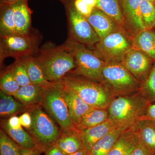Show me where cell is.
I'll return each instance as SVG.
<instances>
[{
    "label": "cell",
    "mask_w": 155,
    "mask_h": 155,
    "mask_svg": "<svg viewBox=\"0 0 155 155\" xmlns=\"http://www.w3.org/2000/svg\"><path fill=\"white\" fill-rule=\"evenodd\" d=\"M35 57L51 82L62 80L75 67L74 56L65 43L60 46L46 43Z\"/></svg>",
    "instance_id": "cell-1"
},
{
    "label": "cell",
    "mask_w": 155,
    "mask_h": 155,
    "mask_svg": "<svg viewBox=\"0 0 155 155\" xmlns=\"http://www.w3.org/2000/svg\"><path fill=\"white\" fill-rule=\"evenodd\" d=\"M132 47L125 35L116 30L94 45L93 51L105 62H121Z\"/></svg>",
    "instance_id": "cell-9"
},
{
    "label": "cell",
    "mask_w": 155,
    "mask_h": 155,
    "mask_svg": "<svg viewBox=\"0 0 155 155\" xmlns=\"http://www.w3.org/2000/svg\"><path fill=\"white\" fill-rule=\"evenodd\" d=\"M24 59L31 84L46 86L51 83L48 80L40 63L35 56Z\"/></svg>",
    "instance_id": "cell-23"
},
{
    "label": "cell",
    "mask_w": 155,
    "mask_h": 155,
    "mask_svg": "<svg viewBox=\"0 0 155 155\" xmlns=\"http://www.w3.org/2000/svg\"><path fill=\"white\" fill-rule=\"evenodd\" d=\"M54 144L66 155L85 149L81 137L80 131L76 127L62 131L61 135Z\"/></svg>",
    "instance_id": "cell-14"
},
{
    "label": "cell",
    "mask_w": 155,
    "mask_h": 155,
    "mask_svg": "<svg viewBox=\"0 0 155 155\" xmlns=\"http://www.w3.org/2000/svg\"><path fill=\"white\" fill-rule=\"evenodd\" d=\"M86 18L101 40L117 30L116 22L96 8L94 9L91 15Z\"/></svg>",
    "instance_id": "cell-16"
},
{
    "label": "cell",
    "mask_w": 155,
    "mask_h": 155,
    "mask_svg": "<svg viewBox=\"0 0 155 155\" xmlns=\"http://www.w3.org/2000/svg\"><path fill=\"white\" fill-rule=\"evenodd\" d=\"M89 152L90 151L88 150L85 148L76 152L67 155H89Z\"/></svg>",
    "instance_id": "cell-42"
},
{
    "label": "cell",
    "mask_w": 155,
    "mask_h": 155,
    "mask_svg": "<svg viewBox=\"0 0 155 155\" xmlns=\"http://www.w3.org/2000/svg\"><path fill=\"white\" fill-rule=\"evenodd\" d=\"M117 128L118 127L108 120L97 126L79 130L84 147L90 151L97 142Z\"/></svg>",
    "instance_id": "cell-19"
},
{
    "label": "cell",
    "mask_w": 155,
    "mask_h": 155,
    "mask_svg": "<svg viewBox=\"0 0 155 155\" xmlns=\"http://www.w3.org/2000/svg\"><path fill=\"white\" fill-rule=\"evenodd\" d=\"M140 119H148L155 122V103L147 106Z\"/></svg>",
    "instance_id": "cell-35"
},
{
    "label": "cell",
    "mask_w": 155,
    "mask_h": 155,
    "mask_svg": "<svg viewBox=\"0 0 155 155\" xmlns=\"http://www.w3.org/2000/svg\"><path fill=\"white\" fill-rule=\"evenodd\" d=\"M41 106L58 123L62 131L75 127L69 116L62 80L45 87Z\"/></svg>",
    "instance_id": "cell-6"
},
{
    "label": "cell",
    "mask_w": 155,
    "mask_h": 155,
    "mask_svg": "<svg viewBox=\"0 0 155 155\" xmlns=\"http://www.w3.org/2000/svg\"><path fill=\"white\" fill-rule=\"evenodd\" d=\"M149 104L139 92L130 95L116 97L108 107V120L118 127L134 126Z\"/></svg>",
    "instance_id": "cell-3"
},
{
    "label": "cell",
    "mask_w": 155,
    "mask_h": 155,
    "mask_svg": "<svg viewBox=\"0 0 155 155\" xmlns=\"http://www.w3.org/2000/svg\"><path fill=\"white\" fill-rule=\"evenodd\" d=\"M45 87L31 83L20 87L13 97L25 105L28 110L29 108L41 105Z\"/></svg>",
    "instance_id": "cell-18"
},
{
    "label": "cell",
    "mask_w": 155,
    "mask_h": 155,
    "mask_svg": "<svg viewBox=\"0 0 155 155\" xmlns=\"http://www.w3.org/2000/svg\"><path fill=\"white\" fill-rule=\"evenodd\" d=\"M1 125V128L21 148L30 149L38 146L32 137L22 127L18 129L11 128L5 119L2 120Z\"/></svg>",
    "instance_id": "cell-21"
},
{
    "label": "cell",
    "mask_w": 155,
    "mask_h": 155,
    "mask_svg": "<svg viewBox=\"0 0 155 155\" xmlns=\"http://www.w3.org/2000/svg\"><path fill=\"white\" fill-rule=\"evenodd\" d=\"M121 63L141 84L149 75L155 61L144 52L132 47Z\"/></svg>",
    "instance_id": "cell-11"
},
{
    "label": "cell",
    "mask_w": 155,
    "mask_h": 155,
    "mask_svg": "<svg viewBox=\"0 0 155 155\" xmlns=\"http://www.w3.org/2000/svg\"><path fill=\"white\" fill-rule=\"evenodd\" d=\"M65 43L75 60V68L68 74L82 76L101 83V71L106 62L84 45L69 39Z\"/></svg>",
    "instance_id": "cell-7"
},
{
    "label": "cell",
    "mask_w": 155,
    "mask_h": 155,
    "mask_svg": "<svg viewBox=\"0 0 155 155\" xmlns=\"http://www.w3.org/2000/svg\"><path fill=\"white\" fill-rule=\"evenodd\" d=\"M20 0H0V5L2 4H13Z\"/></svg>",
    "instance_id": "cell-43"
},
{
    "label": "cell",
    "mask_w": 155,
    "mask_h": 155,
    "mask_svg": "<svg viewBox=\"0 0 155 155\" xmlns=\"http://www.w3.org/2000/svg\"><path fill=\"white\" fill-rule=\"evenodd\" d=\"M9 126L11 128L18 129L22 127V125L20 123L19 118L15 115L10 117L8 120H7Z\"/></svg>",
    "instance_id": "cell-39"
},
{
    "label": "cell",
    "mask_w": 155,
    "mask_h": 155,
    "mask_svg": "<svg viewBox=\"0 0 155 155\" xmlns=\"http://www.w3.org/2000/svg\"><path fill=\"white\" fill-rule=\"evenodd\" d=\"M139 139L146 147L155 154V122L140 119L136 123Z\"/></svg>",
    "instance_id": "cell-22"
},
{
    "label": "cell",
    "mask_w": 155,
    "mask_h": 155,
    "mask_svg": "<svg viewBox=\"0 0 155 155\" xmlns=\"http://www.w3.org/2000/svg\"><path fill=\"white\" fill-rule=\"evenodd\" d=\"M72 4L75 10L86 18L91 15L94 9L87 5L81 0H74Z\"/></svg>",
    "instance_id": "cell-34"
},
{
    "label": "cell",
    "mask_w": 155,
    "mask_h": 155,
    "mask_svg": "<svg viewBox=\"0 0 155 155\" xmlns=\"http://www.w3.org/2000/svg\"><path fill=\"white\" fill-rule=\"evenodd\" d=\"M43 152L44 153V150L39 146L30 149L21 148L22 155H40Z\"/></svg>",
    "instance_id": "cell-38"
},
{
    "label": "cell",
    "mask_w": 155,
    "mask_h": 155,
    "mask_svg": "<svg viewBox=\"0 0 155 155\" xmlns=\"http://www.w3.org/2000/svg\"><path fill=\"white\" fill-rule=\"evenodd\" d=\"M154 28H155V27H154Z\"/></svg>",
    "instance_id": "cell-46"
},
{
    "label": "cell",
    "mask_w": 155,
    "mask_h": 155,
    "mask_svg": "<svg viewBox=\"0 0 155 155\" xmlns=\"http://www.w3.org/2000/svg\"><path fill=\"white\" fill-rule=\"evenodd\" d=\"M15 33L13 4L0 5V37Z\"/></svg>",
    "instance_id": "cell-26"
},
{
    "label": "cell",
    "mask_w": 155,
    "mask_h": 155,
    "mask_svg": "<svg viewBox=\"0 0 155 155\" xmlns=\"http://www.w3.org/2000/svg\"><path fill=\"white\" fill-rule=\"evenodd\" d=\"M10 66L13 75L20 87L26 86L31 84L28 77L25 59L16 60L14 64Z\"/></svg>",
    "instance_id": "cell-32"
},
{
    "label": "cell",
    "mask_w": 155,
    "mask_h": 155,
    "mask_svg": "<svg viewBox=\"0 0 155 155\" xmlns=\"http://www.w3.org/2000/svg\"><path fill=\"white\" fill-rule=\"evenodd\" d=\"M101 83L115 97L138 93L141 83L121 62H106L101 71Z\"/></svg>",
    "instance_id": "cell-4"
},
{
    "label": "cell",
    "mask_w": 155,
    "mask_h": 155,
    "mask_svg": "<svg viewBox=\"0 0 155 155\" xmlns=\"http://www.w3.org/2000/svg\"><path fill=\"white\" fill-rule=\"evenodd\" d=\"M81 1L91 8H94L96 6L97 0H81Z\"/></svg>",
    "instance_id": "cell-41"
},
{
    "label": "cell",
    "mask_w": 155,
    "mask_h": 155,
    "mask_svg": "<svg viewBox=\"0 0 155 155\" xmlns=\"http://www.w3.org/2000/svg\"><path fill=\"white\" fill-rule=\"evenodd\" d=\"M14 18L16 31L28 33L31 30L32 11L29 8L28 0H20L13 4Z\"/></svg>",
    "instance_id": "cell-17"
},
{
    "label": "cell",
    "mask_w": 155,
    "mask_h": 155,
    "mask_svg": "<svg viewBox=\"0 0 155 155\" xmlns=\"http://www.w3.org/2000/svg\"><path fill=\"white\" fill-rule=\"evenodd\" d=\"M139 92L150 104L155 103V62L148 77L141 84Z\"/></svg>",
    "instance_id": "cell-33"
},
{
    "label": "cell",
    "mask_w": 155,
    "mask_h": 155,
    "mask_svg": "<svg viewBox=\"0 0 155 155\" xmlns=\"http://www.w3.org/2000/svg\"><path fill=\"white\" fill-rule=\"evenodd\" d=\"M127 128L118 127L108 133L93 146L90 151L89 155H108L119 135Z\"/></svg>",
    "instance_id": "cell-24"
},
{
    "label": "cell",
    "mask_w": 155,
    "mask_h": 155,
    "mask_svg": "<svg viewBox=\"0 0 155 155\" xmlns=\"http://www.w3.org/2000/svg\"><path fill=\"white\" fill-rule=\"evenodd\" d=\"M108 119L107 109L94 108L86 114L75 127L79 130H85L101 125L107 121Z\"/></svg>",
    "instance_id": "cell-27"
},
{
    "label": "cell",
    "mask_w": 155,
    "mask_h": 155,
    "mask_svg": "<svg viewBox=\"0 0 155 155\" xmlns=\"http://www.w3.org/2000/svg\"><path fill=\"white\" fill-rule=\"evenodd\" d=\"M41 37L36 30L28 33H15L1 37L0 63L2 66L5 59L12 57L16 60L35 56L39 50Z\"/></svg>",
    "instance_id": "cell-5"
},
{
    "label": "cell",
    "mask_w": 155,
    "mask_h": 155,
    "mask_svg": "<svg viewBox=\"0 0 155 155\" xmlns=\"http://www.w3.org/2000/svg\"><path fill=\"white\" fill-rule=\"evenodd\" d=\"M64 93L70 119L76 127L86 114L94 108L87 104L77 94L66 88L64 86Z\"/></svg>",
    "instance_id": "cell-13"
},
{
    "label": "cell",
    "mask_w": 155,
    "mask_h": 155,
    "mask_svg": "<svg viewBox=\"0 0 155 155\" xmlns=\"http://www.w3.org/2000/svg\"><path fill=\"white\" fill-rule=\"evenodd\" d=\"M133 47L144 52L155 62V32L146 28L134 35Z\"/></svg>",
    "instance_id": "cell-20"
},
{
    "label": "cell",
    "mask_w": 155,
    "mask_h": 155,
    "mask_svg": "<svg viewBox=\"0 0 155 155\" xmlns=\"http://www.w3.org/2000/svg\"><path fill=\"white\" fill-rule=\"evenodd\" d=\"M138 140L136 124L122 131L108 155H130Z\"/></svg>",
    "instance_id": "cell-12"
},
{
    "label": "cell",
    "mask_w": 155,
    "mask_h": 155,
    "mask_svg": "<svg viewBox=\"0 0 155 155\" xmlns=\"http://www.w3.org/2000/svg\"><path fill=\"white\" fill-rule=\"evenodd\" d=\"M142 0H123L122 8L125 20L134 35L146 29L142 20L140 4Z\"/></svg>",
    "instance_id": "cell-15"
},
{
    "label": "cell",
    "mask_w": 155,
    "mask_h": 155,
    "mask_svg": "<svg viewBox=\"0 0 155 155\" xmlns=\"http://www.w3.org/2000/svg\"><path fill=\"white\" fill-rule=\"evenodd\" d=\"M45 155H66L61 149L54 144L48 148L45 151Z\"/></svg>",
    "instance_id": "cell-40"
},
{
    "label": "cell",
    "mask_w": 155,
    "mask_h": 155,
    "mask_svg": "<svg viewBox=\"0 0 155 155\" xmlns=\"http://www.w3.org/2000/svg\"><path fill=\"white\" fill-rule=\"evenodd\" d=\"M64 4L69 22L70 35L69 39L84 45L91 46L96 44L101 39L86 17L75 10L72 2Z\"/></svg>",
    "instance_id": "cell-10"
},
{
    "label": "cell",
    "mask_w": 155,
    "mask_h": 155,
    "mask_svg": "<svg viewBox=\"0 0 155 155\" xmlns=\"http://www.w3.org/2000/svg\"><path fill=\"white\" fill-rule=\"evenodd\" d=\"M25 105L14 99L12 96L0 91V115L1 117H11L22 112H27Z\"/></svg>",
    "instance_id": "cell-25"
},
{
    "label": "cell",
    "mask_w": 155,
    "mask_h": 155,
    "mask_svg": "<svg viewBox=\"0 0 155 155\" xmlns=\"http://www.w3.org/2000/svg\"><path fill=\"white\" fill-rule=\"evenodd\" d=\"M32 123L28 132L38 145L45 151L57 141L62 133L51 118L43 110L41 105L29 108Z\"/></svg>",
    "instance_id": "cell-8"
},
{
    "label": "cell",
    "mask_w": 155,
    "mask_h": 155,
    "mask_svg": "<svg viewBox=\"0 0 155 155\" xmlns=\"http://www.w3.org/2000/svg\"></svg>",
    "instance_id": "cell-47"
},
{
    "label": "cell",
    "mask_w": 155,
    "mask_h": 155,
    "mask_svg": "<svg viewBox=\"0 0 155 155\" xmlns=\"http://www.w3.org/2000/svg\"><path fill=\"white\" fill-rule=\"evenodd\" d=\"M20 87L13 75L11 66L3 69L0 77L1 91L5 94L13 96Z\"/></svg>",
    "instance_id": "cell-29"
},
{
    "label": "cell",
    "mask_w": 155,
    "mask_h": 155,
    "mask_svg": "<svg viewBox=\"0 0 155 155\" xmlns=\"http://www.w3.org/2000/svg\"><path fill=\"white\" fill-rule=\"evenodd\" d=\"M62 81L66 88L93 108L107 109L115 98L102 84L82 76L68 74Z\"/></svg>",
    "instance_id": "cell-2"
},
{
    "label": "cell",
    "mask_w": 155,
    "mask_h": 155,
    "mask_svg": "<svg viewBox=\"0 0 155 155\" xmlns=\"http://www.w3.org/2000/svg\"><path fill=\"white\" fill-rule=\"evenodd\" d=\"M60 1L64 4V3L67 2H69V1H71V0H60Z\"/></svg>",
    "instance_id": "cell-44"
},
{
    "label": "cell",
    "mask_w": 155,
    "mask_h": 155,
    "mask_svg": "<svg viewBox=\"0 0 155 155\" xmlns=\"http://www.w3.org/2000/svg\"><path fill=\"white\" fill-rule=\"evenodd\" d=\"M130 155H155V154L147 149L139 139L137 144L136 146Z\"/></svg>",
    "instance_id": "cell-36"
},
{
    "label": "cell",
    "mask_w": 155,
    "mask_h": 155,
    "mask_svg": "<svg viewBox=\"0 0 155 155\" xmlns=\"http://www.w3.org/2000/svg\"><path fill=\"white\" fill-rule=\"evenodd\" d=\"M147 1L150 2H151L155 5V0H147Z\"/></svg>",
    "instance_id": "cell-45"
},
{
    "label": "cell",
    "mask_w": 155,
    "mask_h": 155,
    "mask_svg": "<svg viewBox=\"0 0 155 155\" xmlns=\"http://www.w3.org/2000/svg\"><path fill=\"white\" fill-rule=\"evenodd\" d=\"M95 8L102 11L117 25H124L125 18L117 0H97Z\"/></svg>",
    "instance_id": "cell-28"
},
{
    "label": "cell",
    "mask_w": 155,
    "mask_h": 155,
    "mask_svg": "<svg viewBox=\"0 0 155 155\" xmlns=\"http://www.w3.org/2000/svg\"><path fill=\"white\" fill-rule=\"evenodd\" d=\"M142 20L147 29H152L155 26V6L147 0H142L140 4Z\"/></svg>",
    "instance_id": "cell-31"
},
{
    "label": "cell",
    "mask_w": 155,
    "mask_h": 155,
    "mask_svg": "<svg viewBox=\"0 0 155 155\" xmlns=\"http://www.w3.org/2000/svg\"><path fill=\"white\" fill-rule=\"evenodd\" d=\"M1 155H22L21 148L1 128L0 130Z\"/></svg>",
    "instance_id": "cell-30"
},
{
    "label": "cell",
    "mask_w": 155,
    "mask_h": 155,
    "mask_svg": "<svg viewBox=\"0 0 155 155\" xmlns=\"http://www.w3.org/2000/svg\"><path fill=\"white\" fill-rule=\"evenodd\" d=\"M19 118L22 127H25L27 130L29 129L32 123V119L30 114L28 111L24 112L19 116Z\"/></svg>",
    "instance_id": "cell-37"
}]
</instances>
